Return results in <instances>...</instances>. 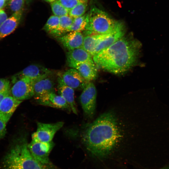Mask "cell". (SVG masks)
I'll return each mask as SVG.
<instances>
[{"label":"cell","instance_id":"1","mask_svg":"<svg viewBox=\"0 0 169 169\" xmlns=\"http://www.w3.org/2000/svg\"><path fill=\"white\" fill-rule=\"evenodd\" d=\"M120 133L116 117L108 112L100 115L84 131L82 140L93 155L104 157L109 155L118 143Z\"/></svg>","mask_w":169,"mask_h":169},{"label":"cell","instance_id":"2","mask_svg":"<svg viewBox=\"0 0 169 169\" xmlns=\"http://www.w3.org/2000/svg\"><path fill=\"white\" fill-rule=\"evenodd\" d=\"M141 46L138 40L123 36L93 57L95 64L114 74L124 73L137 61Z\"/></svg>","mask_w":169,"mask_h":169},{"label":"cell","instance_id":"3","mask_svg":"<svg viewBox=\"0 0 169 169\" xmlns=\"http://www.w3.org/2000/svg\"><path fill=\"white\" fill-rule=\"evenodd\" d=\"M27 140L19 139L4 156L3 169H52L51 165L42 164L31 154Z\"/></svg>","mask_w":169,"mask_h":169},{"label":"cell","instance_id":"4","mask_svg":"<svg viewBox=\"0 0 169 169\" xmlns=\"http://www.w3.org/2000/svg\"><path fill=\"white\" fill-rule=\"evenodd\" d=\"M119 22L113 19L105 12L94 7L88 13L84 33L85 35L108 34L113 31Z\"/></svg>","mask_w":169,"mask_h":169},{"label":"cell","instance_id":"5","mask_svg":"<svg viewBox=\"0 0 169 169\" xmlns=\"http://www.w3.org/2000/svg\"><path fill=\"white\" fill-rule=\"evenodd\" d=\"M64 124L62 121L53 123L38 122L36 131L32 135V140L43 142H50Z\"/></svg>","mask_w":169,"mask_h":169},{"label":"cell","instance_id":"6","mask_svg":"<svg viewBox=\"0 0 169 169\" xmlns=\"http://www.w3.org/2000/svg\"><path fill=\"white\" fill-rule=\"evenodd\" d=\"M97 92L93 83L89 82L83 89L79 97L82 108L89 118L94 116L95 110Z\"/></svg>","mask_w":169,"mask_h":169},{"label":"cell","instance_id":"7","mask_svg":"<svg viewBox=\"0 0 169 169\" xmlns=\"http://www.w3.org/2000/svg\"><path fill=\"white\" fill-rule=\"evenodd\" d=\"M34 82L27 78L16 81L10 90V95L16 99L23 101L34 96Z\"/></svg>","mask_w":169,"mask_h":169},{"label":"cell","instance_id":"8","mask_svg":"<svg viewBox=\"0 0 169 169\" xmlns=\"http://www.w3.org/2000/svg\"><path fill=\"white\" fill-rule=\"evenodd\" d=\"M28 146L31 154L36 160L42 164L51 165L49 156L54 146L53 141L43 142L32 140Z\"/></svg>","mask_w":169,"mask_h":169},{"label":"cell","instance_id":"9","mask_svg":"<svg viewBox=\"0 0 169 169\" xmlns=\"http://www.w3.org/2000/svg\"><path fill=\"white\" fill-rule=\"evenodd\" d=\"M51 71L40 65H30L14 75L12 78L13 83L18 80L23 78L29 79L34 82L49 76Z\"/></svg>","mask_w":169,"mask_h":169},{"label":"cell","instance_id":"10","mask_svg":"<svg viewBox=\"0 0 169 169\" xmlns=\"http://www.w3.org/2000/svg\"><path fill=\"white\" fill-rule=\"evenodd\" d=\"M58 80L74 89H83L89 82L76 69H70L59 77Z\"/></svg>","mask_w":169,"mask_h":169},{"label":"cell","instance_id":"11","mask_svg":"<svg viewBox=\"0 0 169 169\" xmlns=\"http://www.w3.org/2000/svg\"><path fill=\"white\" fill-rule=\"evenodd\" d=\"M38 104L46 106L67 110L70 111L71 109L64 99L60 95L51 92L35 99Z\"/></svg>","mask_w":169,"mask_h":169},{"label":"cell","instance_id":"12","mask_svg":"<svg viewBox=\"0 0 169 169\" xmlns=\"http://www.w3.org/2000/svg\"><path fill=\"white\" fill-rule=\"evenodd\" d=\"M84 37L80 32L71 31L61 36L57 40L68 51L82 47Z\"/></svg>","mask_w":169,"mask_h":169},{"label":"cell","instance_id":"13","mask_svg":"<svg viewBox=\"0 0 169 169\" xmlns=\"http://www.w3.org/2000/svg\"><path fill=\"white\" fill-rule=\"evenodd\" d=\"M125 33L124 25L121 23L119 22L113 31L106 34L104 38L96 47L94 55L103 49L110 46L122 38L124 36Z\"/></svg>","mask_w":169,"mask_h":169},{"label":"cell","instance_id":"14","mask_svg":"<svg viewBox=\"0 0 169 169\" xmlns=\"http://www.w3.org/2000/svg\"><path fill=\"white\" fill-rule=\"evenodd\" d=\"M23 12L13 13L0 26V40L9 35L16 28L20 21Z\"/></svg>","mask_w":169,"mask_h":169},{"label":"cell","instance_id":"15","mask_svg":"<svg viewBox=\"0 0 169 169\" xmlns=\"http://www.w3.org/2000/svg\"><path fill=\"white\" fill-rule=\"evenodd\" d=\"M92 56L82 47L68 51L66 54L68 64L84 62L95 64Z\"/></svg>","mask_w":169,"mask_h":169},{"label":"cell","instance_id":"16","mask_svg":"<svg viewBox=\"0 0 169 169\" xmlns=\"http://www.w3.org/2000/svg\"><path fill=\"white\" fill-rule=\"evenodd\" d=\"M69 66L77 69L87 81L95 79L97 75V69L95 64L88 62L68 64Z\"/></svg>","mask_w":169,"mask_h":169},{"label":"cell","instance_id":"17","mask_svg":"<svg viewBox=\"0 0 169 169\" xmlns=\"http://www.w3.org/2000/svg\"><path fill=\"white\" fill-rule=\"evenodd\" d=\"M35 99L54 92V83L49 76L34 82Z\"/></svg>","mask_w":169,"mask_h":169},{"label":"cell","instance_id":"18","mask_svg":"<svg viewBox=\"0 0 169 169\" xmlns=\"http://www.w3.org/2000/svg\"><path fill=\"white\" fill-rule=\"evenodd\" d=\"M58 89L59 95L65 100L71 111L77 114V110L74 100V89L63 84L58 80Z\"/></svg>","mask_w":169,"mask_h":169},{"label":"cell","instance_id":"19","mask_svg":"<svg viewBox=\"0 0 169 169\" xmlns=\"http://www.w3.org/2000/svg\"><path fill=\"white\" fill-rule=\"evenodd\" d=\"M22 102L10 95H7L3 99L0 103V112L10 119Z\"/></svg>","mask_w":169,"mask_h":169},{"label":"cell","instance_id":"20","mask_svg":"<svg viewBox=\"0 0 169 169\" xmlns=\"http://www.w3.org/2000/svg\"><path fill=\"white\" fill-rule=\"evenodd\" d=\"M105 34L85 35L84 37L82 48L93 56L95 54V51L96 47L104 38Z\"/></svg>","mask_w":169,"mask_h":169},{"label":"cell","instance_id":"21","mask_svg":"<svg viewBox=\"0 0 169 169\" xmlns=\"http://www.w3.org/2000/svg\"><path fill=\"white\" fill-rule=\"evenodd\" d=\"M74 18L69 15L59 17V23L58 28L50 33L51 35L57 37L67 33V31L73 23Z\"/></svg>","mask_w":169,"mask_h":169},{"label":"cell","instance_id":"22","mask_svg":"<svg viewBox=\"0 0 169 169\" xmlns=\"http://www.w3.org/2000/svg\"><path fill=\"white\" fill-rule=\"evenodd\" d=\"M88 20V13L74 19L72 23L67 31V33L71 31L81 32L85 30Z\"/></svg>","mask_w":169,"mask_h":169},{"label":"cell","instance_id":"23","mask_svg":"<svg viewBox=\"0 0 169 169\" xmlns=\"http://www.w3.org/2000/svg\"><path fill=\"white\" fill-rule=\"evenodd\" d=\"M50 5L54 15L59 17L69 15V10L64 7L58 0L51 3Z\"/></svg>","mask_w":169,"mask_h":169},{"label":"cell","instance_id":"24","mask_svg":"<svg viewBox=\"0 0 169 169\" xmlns=\"http://www.w3.org/2000/svg\"><path fill=\"white\" fill-rule=\"evenodd\" d=\"M87 6V2L78 4L69 11V15L74 19L84 15Z\"/></svg>","mask_w":169,"mask_h":169},{"label":"cell","instance_id":"25","mask_svg":"<svg viewBox=\"0 0 169 169\" xmlns=\"http://www.w3.org/2000/svg\"><path fill=\"white\" fill-rule=\"evenodd\" d=\"M59 23V17L54 15L51 16L44 25L43 29L49 33L58 28Z\"/></svg>","mask_w":169,"mask_h":169},{"label":"cell","instance_id":"26","mask_svg":"<svg viewBox=\"0 0 169 169\" xmlns=\"http://www.w3.org/2000/svg\"><path fill=\"white\" fill-rule=\"evenodd\" d=\"M25 1V0H10V8L14 13L23 12Z\"/></svg>","mask_w":169,"mask_h":169},{"label":"cell","instance_id":"27","mask_svg":"<svg viewBox=\"0 0 169 169\" xmlns=\"http://www.w3.org/2000/svg\"><path fill=\"white\" fill-rule=\"evenodd\" d=\"M59 2L69 11L78 4L87 2V0H58Z\"/></svg>","mask_w":169,"mask_h":169},{"label":"cell","instance_id":"28","mask_svg":"<svg viewBox=\"0 0 169 169\" xmlns=\"http://www.w3.org/2000/svg\"><path fill=\"white\" fill-rule=\"evenodd\" d=\"M10 84L7 79L0 78V93L10 92Z\"/></svg>","mask_w":169,"mask_h":169},{"label":"cell","instance_id":"29","mask_svg":"<svg viewBox=\"0 0 169 169\" xmlns=\"http://www.w3.org/2000/svg\"><path fill=\"white\" fill-rule=\"evenodd\" d=\"M6 124L4 121L0 119V140L6 133Z\"/></svg>","mask_w":169,"mask_h":169},{"label":"cell","instance_id":"30","mask_svg":"<svg viewBox=\"0 0 169 169\" xmlns=\"http://www.w3.org/2000/svg\"><path fill=\"white\" fill-rule=\"evenodd\" d=\"M7 16L5 12L0 9V26L7 19Z\"/></svg>","mask_w":169,"mask_h":169},{"label":"cell","instance_id":"31","mask_svg":"<svg viewBox=\"0 0 169 169\" xmlns=\"http://www.w3.org/2000/svg\"><path fill=\"white\" fill-rule=\"evenodd\" d=\"M0 119L7 123L9 120L10 118L0 112Z\"/></svg>","mask_w":169,"mask_h":169},{"label":"cell","instance_id":"32","mask_svg":"<svg viewBox=\"0 0 169 169\" xmlns=\"http://www.w3.org/2000/svg\"><path fill=\"white\" fill-rule=\"evenodd\" d=\"M10 95V92L0 93V103L5 96Z\"/></svg>","mask_w":169,"mask_h":169},{"label":"cell","instance_id":"33","mask_svg":"<svg viewBox=\"0 0 169 169\" xmlns=\"http://www.w3.org/2000/svg\"><path fill=\"white\" fill-rule=\"evenodd\" d=\"M6 0H0V9L3 7L5 4Z\"/></svg>","mask_w":169,"mask_h":169},{"label":"cell","instance_id":"34","mask_svg":"<svg viewBox=\"0 0 169 169\" xmlns=\"http://www.w3.org/2000/svg\"><path fill=\"white\" fill-rule=\"evenodd\" d=\"M159 169H169V165L165 166L163 167L159 168Z\"/></svg>","mask_w":169,"mask_h":169},{"label":"cell","instance_id":"35","mask_svg":"<svg viewBox=\"0 0 169 169\" xmlns=\"http://www.w3.org/2000/svg\"><path fill=\"white\" fill-rule=\"evenodd\" d=\"M44 1L47 2H49V3H51L53 2H54V1H55L56 0H44Z\"/></svg>","mask_w":169,"mask_h":169},{"label":"cell","instance_id":"36","mask_svg":"<svg viewBox=\"0 0 169 169\" xmlns=\"http://www.w3.org/2000/svg\"><path fill=\"white\" fill-rule=\"evenodd\" d=\"M25 1L27 2H29L31 1L32 0H25Z\"/></svg>","mask_w":169,"mask_h":169}]
</instances>
